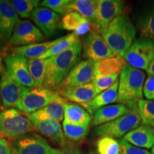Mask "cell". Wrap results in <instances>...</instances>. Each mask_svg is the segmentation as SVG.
Instances as JSON below:
<instances>
[{
  "label": "cell",
  "instance_id": "cell-28",
  "mask_svg": "<svg viewBox=\"0 0 154 154\" xmlns=\"http://www.w3.org/2000/svg\"><path fill=\"white\" fill-rule=\"evenodd\" d=\"M140 37L154 41V4L142 11L138 20Z\"/></svg>",
  "mask_w": 154,
  "mask_h": 154
},
{
  "label": "cell",
  "instance_id": "cell-13",
  "mask_svg": "<svg viewBox=\"0 0 154 154\" xmlns=\"http://www.w3.org/2000/svg\"><path fill=\"white\" fill-rule=\"evenodd\" d=\"M12 149L14 154H54L55 149L36 134H26L14 140Z\"/></svg>",
  "mask_w": 154,
  "mask_h": 154
},
{
  "label": "cell",
  "instance_id": "cell-12",
  "mask_svg": "<svg viewBox=\"0 0 154 154\" xmlns=\"http://www.w3.org/2000/svg\"><path fill=\"white\" fill-rule=\"evenodd\" d=\"M125 3L122 0H96V27L100 32L104 30L117 17L123 14Z\"/></svg>",
  "mask_w": 154,
  "mask_h": 154
},
{
  "label": "cell",
  "instance_id": "cell-37",
  "mask_svg": "<svg viewBox=\"0 0 154 154\" xmlns=\"http://www.w3.org/2000/svg\"><path fill=\"white\" fill-rule=\"evenodd\" d=\"M119 142L120 144V154H151L146 149L132 145L124 138H121Z\"/></svg>",
  "mask_w": 154,
  "mask_h": 154
},
{
  "label": "cell",
  "instance_id": "cell-31",
  "mask_svg": "<svg viewBox=\"0 0 154 154\" xmlns=\"http://www.w3.org/2000/svg\"><path fill=\"white\" fill-rule=\"evenodd\" d=\"M19 17L22 19L29 18L32 12L41 2L38 0H12L10 1Z\"/></svg>",
  "mask_w": 154,
  "mask_h": 154
},
{
  "label": "cell",
  "instance_id": "cell-18",
  "mask_svg": "<svg viewBox=\"0 0 154 154\" xmlns=\"http://www.w3.org/2000/svg\"><path fill=\"white\" fill-rule=\"evenodd\" d=\"M61 96L65 99L84 104L91 101L99 94L92 83L85 85L72 86L61 90Z\"/></svg>",
  "mask_w": 154,
  "mask_h": 154
},
{
  "label": "cell",
  "instance_id": "cell-40",
  "mask_svg": "<svg viewBox=\"0 0 154 154\" xmlns=\"http://www.w3.org/2000/svg\"><path fill=\"white\" fill-rule=\"evenodd\" d=\"M12 146L5 138L0 136V154H12Z\"/></svg>",
  "mask_w": 154,
  "mask_h": 154
},
{
  "label": "cell",
  "instance_id": "cell-19",
  "mask_svg": "<svg viewBox=\"0 0 154 154\" xmlns=\"http://www.w3.org/2000/svg\"><path fill=\"white\" fill-rule=\"evenodd\" d=\"M34 129L56 143L64 146L68 143L60 123L57 121H42L32 123Z\"/></svg>",
  "mask_w": 154,
  "mask_h": 154
},
{
  "label": "cell",
  "instance_id": "cell-8",
  "mask_svg": "<svg viewBox=\"0 0 154 154\" xmlns=\"http://www.w3.org/2000/svg\"><path fill=\"white\" fill-rule=\"evenodd\" d=\"M82 57L85 60L98 62L115 55L102 36L97 32H91L84 39Z\"/></svg>",
  "mask_w": 154,
  "mask_h": 154
},
{
  "label": "cell",
  "instance_id": "cell-7",
  "mask_svg": "<svg viewBox=\"0 0 154 154\" xmlns=\"http://www.w3.org/2000/svg\"><path fill=\"white\" fill-rule=\"evenodd\" d=\"M131 66L148 71L154 60V41L149 38H136L124 56Z\"/></svg>",
  "mask_w": 154,
  "mask_h": 154
},
{
  "label": "cell",
  "instance_id": "cell-17",
  "mask_svg": "<svg viewBox=\"0 0 154 154\" xmlns=\"http://www.w3.org/2000/svg\"><path fill=\"white\" fill-rule=\"evenodd\" d=\"M123 138L136 147L152 149L154 146V128L142 124L125 135Z\"/></svg>",
  "mask_w": 154,
  "mask_h": 154
},
{
  "label": "cell",
  "instance_id": "cell-39",
  "mask_svg": "<svg viewBox=\"0 0 154 154\" xmlns=\"http://www.w3.org/2000/svg\"><path fill=\"white\" fill-rule=\"evenodd\" d=\"M54 154H82V153L78 146L68 143L61 149H55Z\"/></svg>",
  "mask_w": 154,
  "mask_h": 154
},
{
  "label": "cell",
  "instance_id": "cell-9",
  "mask_svg": "<svg viewBox=\"0 0 154 154\" xmlns=\"http://www.w3.org/2000/svg\"><path fill=\"white\" fill-rule=\"evenodd\" d=\"M45 40L44 34L29 20H19L9 41V47H18L42 43Z\"/></svg>",
  "mask_w": 154,
  "mask_h": 154
},
{
  "label": "cell",
  "instance_id": "cell-16",
  "mask_svg": "<svg viewBox=\"0 0 154 154\" xmlns=\"http://www.w3.org/2000/svg\"><path fill=\"white\" fill-rule=\"evenodd\" d=\"M19 22V15L10 1H0V36L2 39L10 40Z\"/></svg>",
  "mask_w": 154,
  "mask_h": 154
},
{
  "label": "cell",
  "instance_id": "cell-34",
  "mask_svg": "<svg viewBox=\"0 0 154 154\" xmlns=\"http://www.w3.org/2000/svg\"><path fill=\"white\" fill-rule=\"evenodd\" d=\"M99 154H120V144L115 138L103 136L96 142Z\"/></svg>",
  "mask_w": 154,
  "mask_h": 154
},
{
  "label": "cell",
  "instance_id": "cell-21",
  "mask_svg": "<svg viewBox=\"0 0 154 154\" xmlns=\"http://www.w3.org/2000/svg\"><path fill=\"white\" fill-rule=\"evenodd\" d=\"M118 89L119 80L110 88L98 94L91 101L81 104V106L84 107L90 114L93 115L101 108L112 104L115 101H117Z\"/></svg>",
  "mask_w": 154,
  "mask_h": 154
},
{
  "label": "cell",
  "instance_id": "cell-20",
  "mask_svg": "<svg viewBox=\"0 0 154 154\" xmlns=\"http://www.w3.org/2000/svg\"><path fill=\"white\" fill-rule=\"evenodd\" d=\"M131 109V106L124 103L111 104L101 108L94 114L93 126H99L116 120L128 113Z\"/></svg>",
  "mask_w": 154,
  "mask_h": 154
},
{
  "label": "cell",
  "instance_id": "cell-14",
  "mask_svg": "<svg viewBox=\"0 0 154 154\" xmlns=\"http://www.w3.org/2000/svg\"><path fill=\"white\" fill-rule=\"evenodd\" d=\"M94 61L83 60L79 62L69 72L63 80L59 89H64L72 86L85 85L92 82L94 78Z\"/></svg>",
  "mask_w": 154,
  "mask_h": 154
},
{
  "label": "cell",
  "instance_id": "cell-38",
  "mask_svg": "<svg viewBox=\"0 0 154 154\" xmlns=\"http://www.w3.org/2000/svg\"><path fill=\"white\" fill-rule=\"evenodd\" d=\"M143 95L148 100L154 101V76H149L145 81Z\"/></svg>",
  "mask_w": 154,
  "mask_h": 154
},
{
  "label": "cell",
  "instance_id": "cell-29",
  "mask_svg": "<svg viewBox=\"0 0 154 154\" xmlns=\"http://www.w3.org/2000/svg\"><path fill=\"white\" fill-rule=\"evenodd\" d=\"M80 38L79 36L77 35L76 33H71L63 37L58 38L57 43L53 45L48 51L40 57V59H47L50 57H54L59 54H61L66 50L70 49L71 47L74 46L75 44L79 43Z\"/></svg>",
  "mask_w": 154,
  "mask_h": 154
},
{
  "label": "cell",
  "instance_id": "cell-2",
  "mask_svg": "<svg viewBox=\"0 0 154 154\" xmlns=\"http://www.w3.org/2000/svg\"><path fill=\"white\" fill-rule=\"evenodd\" d=\"M101 33L115 57L124 58L136 40V29L129 17L121 14L113 19Z\"/></svg>",
  "mask_w": 154,
  "mask_h": 154
},
{
  "label": "cell",
  "instance_id": "cell-11",
  "mask_svg": "<svg viewBox=\"0 0 154 154\" xmlns=\"http://www.w3.org/2000/svg\"><path fill=\"white\" fill-rule=\"evenodd\" d=\"M32 88L21 85L8 74L4 66L0 79V91L4 106L16 107L22 98Z\"/></svg>",
  "mask_w": 154,
  "mask_h": 154
},
{
  "label": "cell",
  "instance_id": "cell-26",
  "mask_svg": "<svg viewBox=\"0 0 154 154\" xmlns=\"http://www.w3.org/2000/svg\"><path fill=\"white\" fill-rule=\"evenodd\" d=\"M57 39L53 41L42 42V43L33 44L23 47H14L11 49V54L16 55L22 56L26 59H38L44 55L50 48L57 43Z\"/></svg>",
  "mask_w": 154,
  "mask_h": 154
},
{
  "label": "cell",
  "instance_id": "cell-42",
  "mask_svg": "<svg viewBox=\"0 0 154 154\" xmlns=\"http://www.w3.org/2000/svg\"><path fill=\"white\" fill-rule=\"evenodd\" d=\"M3 68H4V66L2 64V56L0 55V77H1L2 74Z\"/></svg>",
  "mask_w": 154,
  "mask_h": 154
},
{
  "label": "cell",
  "instance_id": "cell-27",
  "mask_svg": "<svg viewBox=\"0 0 154 154\" xmlns=\"http://www.w3.org/2000/svg\"><path fill=\"white\" fill-rule=\"evenodd\" d=\"M96 0H71L69 9V11H76L96 27Z\"/></svg>",
  "mask_w": 154,
  "mask_h": 154
},
{
  "label": "cell",
  "instance_id": "cell-1",
  "mask_svg": "<svg viewBox=\"0 0 154 154\" xmlns=\"http://www.w3.org/2000/svg\"><path fill=\"white\" fill-rule=\"evenodd\" d=\"M82 44H75L64 52L46 59V75L43 87L48 89H59L72 69L80 61Z\"/></svg>",
  "mask_w": 154,
  "mask_h": 154
},
{
  "label": "cell",
  "instance_id": "cell-41",
  "mask_svg": "<svg viewBox=\"0 0 154 154\" xmlns=\"http://www.w3.org/2000/svg\"><path fill=\"white\" fill-rule=\"evenodd\" d=\"M147 73L148 74H149V76H154V60L153 61V63H151V66H150L149 69H148Z\"/></svg>",
  "mask_w": 154,
  "mask_h": 154
},
{
  "label": "cell",
  "instance_id": "cell-35",
  "mask_svg": "<svg viewBox=\"0 0 154 154\" xmlns=\"http://www.w3.org/2000/svg\"><path fill=\"white\" fill-rule=\"evenodd\" d=\"M119 74L108 76H95L91 83L100 94L114 85L115 83L119 80Z\"/></svg>",
  "mask_w": 154,
  "mask_h": 154
},
{
  "label": "cell",
  "instance_id": "cell-5",
  "mask_svg": "<svg viewBox=\"0 0 154 154\" xmlns=\"http://www.w3.org/2000/svg\"><path fill=\"white\" fill-rule=\"evenodd\" d=\"M54 103H64L66 99L59 92L40 87L32 88L25 94L16 108L25 114H30Z\"/></svg>",
  "mask_w": 154,
  "mask_h": 154
},
{
  "label": "cell",
  "instance_id": "cell-30",
  "mask_svg": "<svg viewBox=\"0 0 154 154\" xmlns=\"http://www.w3.org/2000/svg\"><path fill=\"white\" fill-rule=\"evenodd\" d=\"M46 59H29L28 66L36 88L43 87L46 75Z\"/></svg>",
  "mask_w": 154,
  "mask_h": 154
},
{
  "label": "cell",
  "instance_id": "cell-45",
  "mask_svg": "<svg viewBox=\"0 0 154 154\" xmlns=\"http://www.w3.org/2000/svg\"><path fill=\"white\" fill-rule=\"evenodd\" d=\"M1 99H2V97H1V91H0V101H1Z\"/></svg>",
  "mask_w": 154,
  "mask_h": 154
},
{
  "label": "cell",
  "instance_id": "cell-22",
  "mask_svg": "<svg viewBox=\"0 0 154 154\" xmlns=\"http://www.w3.org/2000/svg\"><path fill=\"white\" fill-rule=\"evenodd\" d=\"M63 106L64 111V122L81 126H89L91 124V115L81 105L66 102Z\"/></svg>",
  "mask_w": 154,
  "mask_h": 154
},
{
  "label": "cell",
  "instance_id": "cell-25",
  "mask_svg": "<svg viewBox=\"0 0 154 154\" xmlns=\"http://www.w3.org/2000/svg\"><path fill=\"white\" fill-rule=\"evenodd\" d=\"M128 63L124 58L114 57L103 59L95 63L94 76H108L120 74L121 70Z\"/></svg>",
  "mask_w": 154,
  "mask_h": 154
},
{
  "label": "cell",
  "instance_id": "cell-4",
  "mask_svg": "<svg viewBox=\"0 0 154 154\" xmlns=\"http://www.w3.org/2000/svg\"><path fill=\"white\" fill-rule=\"evenodd\" d=\"M34 130V125L26 114L18 109L9 108L0 113L2 136L14 140Z\"/></svg>",
  "mask_w": 154,
  "mask_h": 154
},
{
  "label": "cell",
  "instance_id": "cell-33",
  "mask_svg": "<svg viewBox=\"0 0 154 154\" xmlns=\"http://www.w3.org/2000/svg\"><path fill=\"white\" fill-rule=\"evenodd\" d=\"M62 128L66 138L75 141L85 138L89 130V126L71 124L64 121H63Z\"/></svg>",
  "mask_w": 154,
  "mask_h": 154
},
{
  "label": "cell",
  "instance_id": "cell-36",
  "mask_svg": "<svg viewBox=\"0 0 154 154\" xmlns=\"http://www.w3.org/2000/svg\"><path fill=\"white\" fill-rule=\"evenodd\" d=\"M71 0H44L40 2L43 7L50 9L59 14L65 15L69 12V5Z\"/></svg>",
  "mask_w": 154,
  "mask_h": 154
},
{
  "label": "cell",
  "instance_id": "cell-15",
  "mask_svg": "<svg viewBox=\"0 0 154 154\" xmlns=\"http://www.w3.org/2000/svg\"><path fill=\"white\" fill-rule=\"evenodd\" d=\"M31 18L44 35L48 37L53 36L61 26L60 14L46 7L36 8Z\"/></svg>",
  "mask_w": 154,
  "mask_h": 154
},
{
  "label": "cell",
  "instance_id": "cell-46",
  "mask_svg": "<svg viewBox=\"0 0 154 154\" xmlns=\"http://www.w3.org/2000/svg\"><path fill=\"white\" fill-rule=\"evenodd\" d=\"M88 154H95V153H88Z\"/></svg>",
  "mask_w": 154,
  "mask_h": 154
},
{
  "label": "cell",
  "instance_id": "cell-6",
  "mask_svg": "<svg viewBox=\"0 0 154 154\" xmlns=\"http://www.w3.org/2000/svg\"><path fill=\"white\" fill-rule=\"evenodd\" d=\"M131 111L126 115L111 122L96 126L94 132L98 136H109L113 138H120L134 130L140 124V119L137 104L131 106Z\"/></svg>",
  "mask_w": 154,
  "mask_h": 154
},
{
  "label": "cell",
  "instance_id": "cell-24",
  "mask_svg": "<svg viewBox=\"0 0 154 154\" xmlns=\"http://www.w3.org/2000/svg\"><path fill=\"white\" fill-rule=\"evenodd\" d=\"M63 104L60 103H52L26 116L32 123L47 120L60 122L64 118Z\"/></svg>",
  "mask_w": 154,
  "mask_h": 154
},
{
  "label": "cell",
  "instance_id": "cell-43",
  "mask_svg": "<svg viewBox=\"0 0 154 154\" xmlns=\"http://www.w3.org/2000/svg\"><path fill=\"white\" fill-rule=\"evenodd\" d=\"M3 110H5V109H4V108L2 106H0V113H1Z\"/></svg>",
  "mask_w": 154,
  "mask_h": 154
},
{
  "label": "cell",
  "instance_id": "cell-10",
  "mask_svg": "<svg viewBox=\"0 0 154 154\" xmlns=\"http://www.w3.org/2000/svg\"><path fill=\"white\" fill-rule=\"evenodd\" d=\"M4 61L7 72L17 83L32 89L36 88L29 70L26 58L10 54L5 56Z\"/></svg>",
  "mask_w": 154,
  "mask_h": 154
},
{
  "label": "cell",
  "instance_id": "cell-3",
  "mask_svg": "<svg viewBox=\"0 0 154 154\" xmlns=\"http://www.w3.org/2000/svg\"><path fill=\"white\" fill-rule=\"evenodd\" d=\"M144 84L145 73L126 64L119 76L117 101L128 106L138 103L143 99Z\"/></svg>",
  "mask_w": 154,
  "mask_h": 154
},
{
  "label": "cell",
  "instance_id": "cell-32",
  "mask_svg": "<svg viewBox=\"0 0 154 154\" xmlns=\"http://www.w3.org/2000/svg\"><path fill=\"white\" fill-rule=\"evenodd\" d=\"M138 109L143 124L154 127V101L140 100L138 102Z\"/></svg>",
  "mask_w": 154,
  "mask_h": 154
},
{
  "label": "cell",
  "instance_id": "cell-44",
  "mask_svg": "<svg viewBox=\"0 0 154 154\" xmlns=\"http://www.w3.org/2000/svg\"><path fill=\"white\" fill-rule=\"evenodd\" d=\"M151 154H154V146L153 148H152L151 149Z\"/></svg>",
  "mask_w": 154,
  "mask_h": 154
},
{
  "label": "cell",
  "instance_id": "cell-23",
  "mask_svg": "<svg viewBox=\"0 0 154 154\" xmlns=\"http://www.w3.org/2000/svg\"><path fill=\"white\" fill-rule=\"evenodd\" d=\"M91 24L76 11L66 13L61 21V26L63 29L74 32L80 36L86 33L91 29Z\"/></svg>",
  "mask_w": 154,
  "mask_h": 154
}]
</instances>
